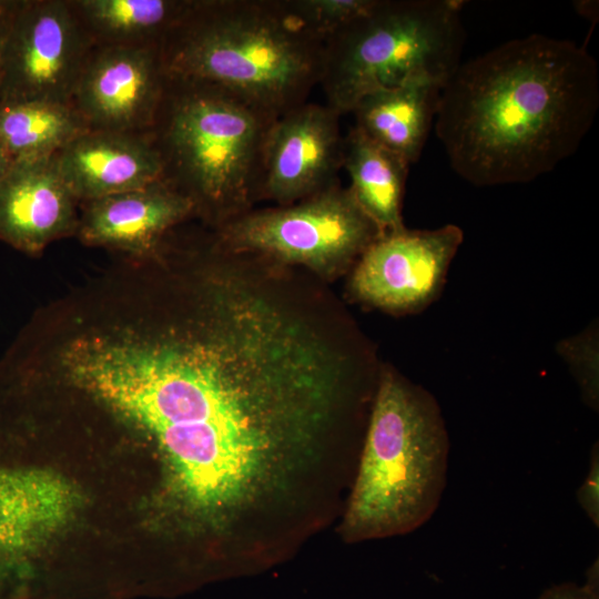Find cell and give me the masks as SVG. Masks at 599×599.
<instances>
[{"instance_id": "obj_1", "label": "cell", "mask_w": 599, "mask_h": 599, "mask_svg": "<svg viewBox=\"0 0 599 599\" xmlns=\"http://www.w3.org/2000/svg\"><path fill=\"white\" fill-rule=\"evenodd\" d=\"M235 255L193 321L151 336L77 338L68 377L150 437L183 505L235 522L318 449L353 373L349 354Z\"/></svg>"}, {"instance_id": "obj_24", "label": "cell", "mask_w": 599, "mask_h": 599, "mask_svg": "<svg viewBox=\"0 0 599 599\" xmlns=\"http://www.w3.org/2000/svg\"><path fill=\"white\" fill-rule=\"evenodd\" d=\"M13 161V158L2 146H0V183L10 170Z\"/></svg>"}, {"instance_id": "obj_10", "label": "cell", "mask_w": 599, "mask_h": 599, "mask_svg": "<svg viewBox=\"0 0 599 599\" xmlns=\"http://www.w3.org/2000/svg\"><path fill=\"white\" fill-rule=\"evenodd\" d=\"M165 80L159 47L95 45L78 81L72 105L90 130L148 133Z\"/></svg>"}, {"instance_id": "obj_3", "label": "cell", "mask_w": 599, "mask_h": 599, "mask_svg": "<svg viewBox=\"0 0 599 599\" xmlns=\"http://www.w3.org/2000/svg\"><path fill=\"white\" fill-rule=\"evenodd\" d=\"M324 41L286 0H197L161 44L165 74L221 87L273 119L319 84Z\"/></svg>"}, {"instance_id": "obj_5", "label": "cell", "mask_w": 599, "mask_h": 599, "mask_svg": "<svg viewBox=\"0 0 599 599\" xmlns=\"http://www.w3.org/2000/svg\"><path fill=\"white\" fill-rule=\"evenodd\" d=\"M275 120L221 87L166 75L148 133L163 180L222 226L258 197L263 146Z\"/></svg>"}, {"instance_id": "obj_18", "label": "cell", "mask_w": 599, "mask_h": 599, "mask_svg": "<svg viewBox=\"0 0 599 599\" xmlns=\"http://www.w3.org/2000/svg\"><path fill=\"white\" fill-rule=\"evenodd\" d=\"M89 130L72 104L0 101V146L13 160L53 156Z\"/></svg>"}, {"instance_id": "obj_15", "label": "cell", "mask_w": 599, "mask_h": 599, "mask_svg": "<svg viewBox=\"0 0 599 599\" xmlns=\"http://www.w3.org/2000/svg\"><path fill=\"white\" fill-rule=\"evenodd\" d=\"M441 87L432 80L412 79L369 93L352 111L354 126L410 165L427 141Z\"/></svg>"}, {"instance_id": "obj_8", "label": "cell", "mask_w": 599, "mask_h": 599, "mask_svg": "<svg viewBox=\"0 0 599 599\" xmlns=\"http://www.w3.org/2000/svg\"><path fill=\"white\" fill-rule=\"evenodd\" d=\"M94 47L72 1L20 0L0 49V101L72 104Z\"/></svg>"}, {"instance_id": "obj_4", "label": "cell", "mask_w": 599, "mask_h": 599, "mask_svg": "<svg viewBox=\"0 0 599 599\" xmlns=\"http://www.w3.org/2000/svg\"><path fill=\"white\" fill-rule=\"evenodd\" d=\"M448 454L436 398L383 367L342 524L345 539L405 535L427 522L445 490Z\"/></svg>"}, {"instance_id": "obj_19", "label": "cell", "mask_w": 599, "mask_h": 599, "mask_svg": "<svg viewBox=\"0 0 599 599\" xmlns=\"http://www.w3.org/2000/svg\"><path fill=\"white\" fill-rule=\"evenodd\" d=\"M556 351L577 382L585 404L597 412L599 407V332L597 319L578 334L559 341Z\"/></svg>"}, {"instance_id": "obj_2", "label": "cell", "mask_w": 599, "mask_h": 599, "mask_svg": "<svg viewBox=\"0 0 599 599\" xmlns=\"http://www.w3.org/2000/svg\"><path fill=\"white\" fill-rule=\"evenodd\" d=\"M598 108L595 58L573 41L530 34L460 63L440 89L435 130L470 184L526 183L577 151Z\"/></svg>"}, {"instance_id": "obj_7", "label": "cell", "mask_w": 599, "mask_h": 599, "mask_svg": "<svg viewBox=\"0 0 599 599\" xmlns=\"http://www.w3.org/2000/svg\"><path fill=\"white\" fill-rule=\"evenodd\" d=\"M382 232L338 183L277 209L246 212L220 226L226 248L333 276L353 267Z\"/></svg>"}, {"instance_id": "obj_17", "label": "cell", "mask_w": 599, "mask_h": 599, "mask_svg": "<svg viewBox=\"0 0 599 599\" xmlns=\"http://www.w3.org/2000/svg\"><path fill=\"white\" fill-rule=\"evenodd\" d=\"M95 45L159 47L191 10L192 0H77Z\"/></svg>"}, {"instance_id": "obj_16", "label": "cell", "mask_w": 599, "mask_h": 599, "mask_svg": "<svg viewBox=\"0 0 599 599\" xmlns=\"http://www.w3.org/2000/svg\"><path fill=\"white\" fill-rule=\"evenodd\" d=\"M343 166L362 211L383 233L405 227L403 196L409 164L353 126L344 138Z\"/></svg>"}, {"instance_id": "obj_6", "label": "cell", "mask_w": 599, "mask_h": 599, "mask_svg": "<svg viewBox=\"0 0 599 599\" xmlns=\"http://www.w3.org/2000/svg\"><path fill=\"white\" fill-rule=\"evenodd\" d=\"M461 2L374 0L324 41L319 84L341 115L375 91L412 79L444 85L461 63Z\"/></svg>"}, {"instance_id": "obj_12", "label": "cell", "mask_w": 599, "mask_h": 599, "mask_svg": "<svg viewBox=\"0 0 599 599\" xmlns=\"http://www.w3.org/2000/svg\"><path fill=\"white\" fill-rule=\"evenodd\" d=\"M53 158L75 200L92 201L163 180L162 160L150 133L89 130Z\"/></svg>"}, {"instance_id": "obj_21", "label": "cell", "mask_w": 599, "mask_h": 599, "mask_svg": "<svg viewBox=\"0 0 599 599\" xmlns=\"http://www.w3.org/2000/svg\"><path fill=\"white\" fill-rule=\"evenodd\" d=\"M577 501L591 522L599 526V446L593 444L588 473L577 490Z\"/></svg>"}, {"instance_id": "obj_20", "label": "cell", "mask_w": 599, "mask_h": 599, "mask_svg": "<svg viewBox=\"0 0 599 599\" xmlns=\"http://www.w3.org/2000/svg\"><path fill=\"white\" fill-rule=\"evenodd\" d=\"M292 13L321 40L365 13L374 0H286Z\"/></svg>"}, {"instance_id": "obj_23", "label": "cell", "mask_w": 599, "mask_h": 599, "mask_svg": "<svg viewBox=\"0 0 599 599\" xmlns=\"http://www.w3.org/2000/svg\"><path fill=\"white\" fill-rule=\"evenodd\" d=\"M20 0H0V49L9 31Z\"/></svg>"}, {"instance_id": "obj_22", "label": "cell", "mask_w": 599, "mask_h": 599, "mask_svg": "<svg viewBox=\"0 0 599 599\" xmlns=\"http://www.w3.org/2000/svg\"><path fill=\"white\" fill-rule=\"evenodd\" d=\"M537 599H599L598 559L587 570V581L582 586L565 582L546 589Z\"/></svg>"}, {"instance_id": "obj_9", "label": "cell", "mask_w": 599, "mask_h": 599, "mask_svg": "<svg viewBox=\"0 0 599 599\" xmlns=\"http://www.w3.org/2000/svg\"><path fill=\"white\" fill-rule=\"evenodd\" d=\"M463 240L455 224L380 234L352 267L351 297L396 316L425 311L440 296Z\"/></svg>"}, {"instance_id": "obj_13", "label": "cell", "mask_w": 599, "mask_h": 599, "mask_svg": "<svg viewBox=\"0 0 599 599\" xmlns=\"http://www.w3.org/2000/svg\"><path fill=\"white\" fill-rule=\"evenodd\" d=\"M53 156L14 160L0 183V241L27 253L40 252L77 223L75 197Z\"/></svg>"}, {"instance_id": "obj_11", "label": "cell", "mask_w": 599, "mask_h": 599, "mask_svg": "<svg viewBox=\"0 0 599 599\" xmlns=\"http://www.w3.org/2000/svg\"><path fill=\"white\" fill-rule=\"evenodd\" d=\"M339 118L328 105L308 102L277 118L263 146L258 196L290 205L338 183Z\"/></svg>"}, {"instance_id": "obj_14", "label": "cell", "mask_w": 599, "mask_h": 599, "mask_svg": "<svg viewBox=\"0 0 599 599\" xmlns=\"http://www.w3.org/2000/svg\"><path fill=\"white\" fill-rule=\"evenodd\" d=\"M194 211L164 180L90 201L80 224L83 242L132 253L153 250L164 233Z\"/></svg>"}]
</instances>
